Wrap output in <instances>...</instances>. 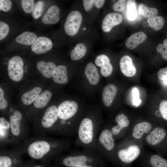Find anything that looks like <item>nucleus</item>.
<instances>
[{
    "label": "nucleus",
    "instance_id": "f257e3e1",
    "mask_svg": "<svg viewBox=\"0 0 167 167\" xmlns=\"http://www.w3.org/2000/svg\"><path fill=\"white\" fill-rule=\"evenodd\" d=\"M24 62L20 56H15L10 60L8 64V74L12 80L18 82L22 78L24 75Z\"/></svg>",
    "mask_w": 167,
    "mask_h": 167
},
{
    "label": "nucleus",
    "instance_id": "f03ea898",
    "mask_svg": "<svg viewBox=\"0 0 167 167\" xmlns=\"http://www.w3.org/2000/svg\"><path fill=\"white\" fill-rule=\"evenodd\" d=\"M82 20L81 13L77 11H73L68 15L64 24V28L66 33L72 36L78 32Z\"/></svg>",
    "mask_w": 167,
    "mask_h": 167
},
{
    "label": "nucleus",
    "instance_id": "7ed1b4c3",
    "mask_svg": "<svg viewBox=\"0 0 167 167\" xmlns=\"http://www.w3.org/2000/svg\"><path fill=\"white\" fill-rule=\"evenodd\" d=\"M78 135L80 140L84 144L92 142L93 136V125L92 120L85 118L82 121L78 130Z\"/></svg>",
    "mask_w": 167,
    "mask_h": 167
},
{
    "label": "nucleus",
    "instance_id": "20e7f679",
    "mask_svg": "<svg viewBox=\"0 0 167 167\" xmlns=\"http://www.w3.org/2000/svg\"><path fill=\"white\" fill-rule=\"evenodd\" d=\"M50 146L47 142L43 141H35L29 146L28 152L32 158L39 159L42 158L50 150Z\"/></svg>",
    "mask_w": 167,
    "mask_h": 167
},
{
    "label": "nucleus",
    "instance_id": "39448f33",
    "mask_svg": "<svg viewBox=\"0 0 167 167\" xmlns=\"http://www.w3.org/2000/svg\"><path fill=\"white\" fill-rule=\"evenodd\" d=\"M58 117L63 120H67L76 113L78 109L77 103L73 101H66L61 103L58 108Z\"/></svg>",
    "mask_w": 167,
    "mask_h": 167
},
{
    "label": "nucleus",
    "instance_id": "423d86ee",
    "mask_svg": "<svg viewBox=\"0 0 167 167\" xmlns=\"http://www.w3.org/2000/svg\"><path fill=\"white\" fill-rule=\"evenodd\" d=\"M140 150L136 145H130L126 148L121 149L118 152V156L122 161L126 163L131 162L139 156Z\"/></svg>",
    "mask_w": 167,
    "mask_h": 167
},
{
    "label": "nucleus",
    "instance_id": "0eeeda50",
    "mask_svg": "<svg viewBox=\"0 0 167 167\" xmlns=\"http://www.w3.org/2000/svg\"><path fill=\"white\" fill-rule=\"evenodd\" d=\"M53 43L51 40L44 36H39L31 45L32 50L37 54L44 53L50 50Z\"/></svg>",
    "mask_w": 167,
    "mask_h": 167
},
{
    "label": "nucleus",
    "instance_id": "6e6552de",
    "mask_svg": "<svg viewBox=\"0 0 167 167\" xmlns=\"http://www.w3.org/2000/svg\"><path fill=\"white\" fill-rule=\"evenodd\" d=\"M122 20V15L118 13L108 14L104 18L102 23V28L106 32H109L112 28L121 23Z\"/></svg>",
    "mask_w": 167,
    "mask_h": 167
},
{
    "label": "nucleus",
    "instance_id": "1a4fd4ad",
    "mask_svg": "<svg viewBox=\"0 0 167 167\" xmlns=\"http://www.w3.org/2000/svg\"><path fill=\"white\" fill-rule=\"evenodd\" d=\"M120 66L122 74L128 77L134 76L136 72V69L131 57L127 55L122 56L120 60Z\"/></svg>",
    "mask_w": 167,
    "mask_h": 167
},
{
    "label": "nucleus",
    "instance_id": "9d476101",
    "mask_svg": "<svg viewBox=\"0 0 167 167\" xmlns=\"http://www.w3.org/2000/svg\"><path fill=\"white\" fill-rule=\"evenodd\" d=\"M95 62L97 66L101 67L100 72L102 76L107 77L111 75L113 67L107 56L104 54L99 55L96 58Z\"/></svg>",
    "mask_w": 167,
    "mask_h": 167
},
{
    "label": "nucleus",
    "instance_id": "9b49d317",
    "mask_svg": "<svg viewBox=\"0 0 167 167\" xmlns=\"http://www.w3.org/2000/svg\"><path fill=\"white\" fill-rule=\"evenodd\" d=\"M58 117V108L53 105L49 107L46 110L43 117L41 124L43 127L49 128L56 121Z\"/></svg>",
    "mask_w": 167,
    "mask_h": 167
},
{
    "label": "nucleus",
    "instance_id": "f8f14e48",
    "mask_svg": "<svg viewBox=\"0 0 167 167\" xmlns=\"http://www.w3.org/2000/svg\"><path fill=\"white\" fill-rule=\"evenodd\" d=\"M60 10L57 6H50L47 10L42 18V22L46 24H54L57 23L60 18Z\"/></svg>",
    "mask_w": 167,
    "mask_h": 167
},
{
    "label": "nucleus",
    "instance_id": "ddd939ff",
    "mask_svg": "<svg viewBox=\"0 0 167 167\" xmlns=\"http://www.w3.org/2000/svg\"><path fill=\"white\" fill-rule=\"evenodd\" d=\"M117 92V87L113 84H109L104 88L102 96L105 105L109 107L111 105Z\"/></svg>",
    "mask_w": 167,
    "mask_h": 167
},
{
    "label": "nucleus",
    "instance_id": "4468645a",
    "mask_svg": "<svg viewBox=\"0 0 167 167\" xmlns=\"http://www.w3.org/2000/svg\"><path fill=\"white\" fill-rule=\"evenodd\" d=\"M166 135V132L163 128L157 127L152 131L148 135L146 138V140L150 145L154 146L163 140Z\"/></svg>",
    "mask_w": 167,
    "mask_h": 167
},
{
    "label": "nucleus",
    "instance_id": "2eb2a0df",
    "mask_svg": "<svg viewBox=\"0 0 167 167\" xmlns=\"http://www.w3.org/2000/svg\"><path fill=\"white\" fill-rule=\"evenodd\" d=\"M146 38V35L143 32H139L133 33L126 41V46L128 49H133L144 42Z\"/></svg>",
    "mask_w": 167,
    "mask_h": 167
},
{
    "label": "nucleus",
    "instance_id": "dca6fc26",
    "mask_svg": "<svg viewBox=\"0 0 167 167\" xmlns=\"http://www.w3.org/2000/svg\"><path fill=\"white\" fill-rule=\"evenodd\" d=\"M99 139L100 143L107 150L110 151L114 148V140L111 131L104 130L100 133Z\"/></svg>",
    "mask_w": 167,
    "mask_h": 167
},
{
    "label": "nucleus",
    "instance_id": "f3484780",
    "mask_svg": "<svg viewBox=\"0 0 167 167\" xmlns=\"http://www.w3.org/2000/svg\"><path fill=\"white\" fill-rule=\"evenodd\" d=\"M88 158L85 155L68 156L64 158L62 164L68 167H78L87 164Z\"/></svg>",
    "mask_w": 167,
    "mask_h": 167
},
{
    "label": "nucleus",
    "instance_id": "a211bd4d",
    "mask_svg": "<svg viewBox=\"0 0 167 167\" xmlns=\"http://www.w3.org/2000/svg\"><path fill=\"white\" fill-rule=\"evenodd\" d=\"M85 74L89 82L91 84H97L100 80L98 71L95 65L89 62L87 65L85 69Z\"/></svg>",
    "mask_w": 167,
    "mask_h": 167
},
{
    "label": "nucleus",
    "instance_id": "6ab92c4d",
    "mask_svg": "<svg viewBox=\"0 0 167 167\" xmlns=\"http://www.w3.org/2000/svg\"><path fill=\"white\" fill-rule=\"evenodd\" d=\"M52 77L54 81L56 83L61 84H66L68 81L66 67L62 65L56 66L54 71Z\"/></svg>",
    "mask_w": 167,
    "mask_h": 167
},
{
    "label": "nucleus",
    "instance_id": "aec40b11",
    "mask_svg": "<svg viewBox=\"0 0 167 167\" xmlns=\"http://www.w3.org/2000/svg\"><path fill=\"white\" fill-rule=\"evenodd\" d=\"M56 67L55 64L51 62L40 61L36 64L38 70L43 76L47 78L52 76L54 71Z\"/></svg>",
    "mask_w": 167,
    "mask_h": 167
},
{
    "label": "nucleus",
    "instance_id": "412c9836",
    "mask_svg": "<svg viewBox=\"0 0 167 167\" xmlns=\"http://www.w3.org/2000/svg\"><path fill=\"white\" fill-rule=\"evenodd\" d=\"M152 128L151 124L147 122H143L136 124L132 131L133 136L135 139L141 138L144 133H148Z\"/></svg>",
    "mask_w": 167,
    "mask_h": 167
},
{
    "label": "nucleus",
    "instance_id": "4be33fe9",
    "mask_svg": "<svg viewBox=\"0 0 167 167\" xmlns=\"http://www.w3.org/2000/svg\"><path fill=\"white\" fill-rule=\"evenodd\" d=\"M115 120L118 124L113 127L111 130L112 134L115 135H118L123 128L128 126L130 124L128 118L123 113L118 114L116 117Z\"/></svg>",
    "mask_w": 167,
    "mask_h": 167
},
{
    "label": "nucleus",
    "instance_id": "5701e85b",
    "mask_svg": "<svg viewBox=\"0 0 167 167\" xmlns=\"http://www.w3.org/2000/svg\"><path fill=\"white\" fill-rule=\"evenodd\" d=\"M41 91V88L37 87L24 93L21 98L22 102L26 105H30L35 101L40 95Z\"/></svg>",
    "mask_w": 167,
    "mask_h": 167
},
{
    "label": "nucleus",
    "instance_id": "b1692460",
    "mask_svg": "<svg viewBox=\"0 0 167 167\" xmlns=\"http://www.w3.org/2000/svg\"><path fill=\"white\" fill-rule=\"evenodd\" d=\"M37 36L33 32L26 31L20 34L15 38L16 42L20 44L25 45H32L35 41Z\"/></svg>",
    "mask_w": 167,
    "mask_h": 167
},
{
    "label": "nucleus",
    "instance_id": "393cba45",
    "mask_svg": "<svg viewBox=\"0 0 167 167\" xmlns=\"http://www.w3.org/2000/svg\"><path fill=\"white\" fill-rule=\"evenodd\" d=\"M52 94L48 90H46L40 94L34 103V106L41 108L45 106L50 99Z\"/></svg>",
    "mask_w": 167,
    "mask_h": 167
},
{
    "label": "nucleus",
    "instance_id": "a878e982",
    "mask_svg": "<svg viewBox=\"0 0 167 167\" xmlns=\"http://www.w3.org/2000/svg\"><path fill=\"white\" fill-rule=\"evenodd\" d=\"M87 48L85 44L82 43L77 44L70 53L71 59L76 61L82 58L86 54Z\"/></svg>",
    "mask_w": 167,
    "mask_h": 167
},
{
    "label": "nucleus",
    "instance_id": "bb28decb",
    "mask_svg": "<svg viewBox=\"0 0 167 167\" xmlns=\"http://www.w3.org/2000/svg\"><path fill=\"white\" fill-rule=\"evenodd\" d=\"M138 8L139 14L146 18L156 16L158 14V10L156 8L149 7L143 3H140Z\"/></svg>",
    "mask_w": 167,
    "mask_h": 167
},
{
    "label": "nucleus",
    "instance_id": "cd10ccee",
    "mask_svg": "<svg viewBox=\"0 0 167 167\" xmlns=\"http://www.w3.org/2000/svg\"><path fill=\"white\" fill-rule=\"evenodd\" d=\"M147 22L148 25L155 31L161 29L164 26L165 19L161 16H156L148 19Z\"/></svg>",
    "mask_w": 167,
    "mask_h": 167
},
{
    "label": "nucleus",
    "instance_id": "c85d7f7f",
    "mask_svg": "<svg viewBox=\"0 0 167 167\" xmlns=\"http://www.w3.org/2000/svg\"><path fill=\"white\" fill-rule=\"evenodd\" d=\"M126 5L127 19L130 21H133L136 19L137 16L136 2L133 0H128Z\"/></svg>",
    "mask_w": 167,
    "mask_h": 167
},
{
    "label": "nucleus",
    "instance_id": "c756f323",
    "mask_svg": "<svg viewBox=\"0 0 167 167\" xmlns=\"http://www.w3.org/2000/svg\"><path fill=\"white\" fill-rule=\"evenodd\" d=\"M11 131L12 134L15 136L19 135L20 132V120L17 119L13 115L10 117Z\"/></svg>",
    "mask_w": 167,
    "mask_h": 167
},
{
    "label": "nucleus",
    "instance_id": "7c9ffc66",
    "mask_svg": "<svg viewBox=\"0 0 167 167\" xmlns=\"http://www.w3.org/2000/svg\"><path fill=\"white\" fill-rule=\"evenodd\" d=\"M150 162L153 167H167V161L158 155L152 156Z\"/></svg>",
    "mask_w": 167,
    "mask_h": 167
},
{
    "label": "nucleus",
    "instance_id": "2f4dec72",
    "mask_svg": "<svg viewBox=\"0 0 167 167\" xmlns=\"http://www.w3.org/2000/svg\"><path fill=\"white\" fill-rule=\"evenodd\" d=\"M44 2L42 1H38L35 4L32 13V15L35 19H37L41 15L44 7Z\"/></svg>",
    "mask_w": 167,
    "mask_h": 167
},
{
    "label": "nucleus",
    "instance_id": "473e14b6",
    "mask_svg": "<svg viewBox=\"0 0 167 167\" xmlns=\"http://www.w3.org/2000/svg\"><path fill=\"white\" fill-rule=\"evenodd\" d=\"M21 5L24 11L26 13L32 12L34 6V1L33 0H22Z\"/></svg>",
    "mask_w": 167,
    "mask_h": 167
},
{
    "label": "nucleus",
    "instance_id": "72a5a7b5",
    "mask_svg": "<svg viewBox=\"0 0 167 167\" xmlns=\"http://www.w3.org/2000/svg\"><path fill=\"white\" fill-rule=\"evenodd\" d=\"M156 50L161 54L164 59L167 60V39L164 41L163 44H160L157 46Z\"/></svg>",
    "mask_w": 167,
    "mask_h": 167
},
{
    "label": "nucleus",
    "instance_id": "f704fd0d",
    "mask_svg": "<svg viewBox=\"0 0 167 167\" xmlns=\"http://www.w3.org/2000/svg\"><path fill=\"white\" fill-rule=\"evenodd\" d=\"M9 31L8 25L4 22L0 21V40L5 38L7 35Z\"/></svg>",
    "mask_w": 167,
    "mask_h": 167
},
{
    "label": "nucleus",
    "instance_id": "c9c22d12",
    "mask_svg": "<svg viewBox=\"0 0 167 167\" xmlns=\"http://www.w3.org/2000/svg\"><path fill=\"white\" fill-rule=\"evenodd\" d=\"M126 0H119L114 3L113 6V10L116 12H123L126 5Z\"/></svg>",
    "mask_w": 167,
    "mask_h": 167
},
{
    "label": "nucleus",
    "instance_id": "e433bc0d",
    "mask_svg": "<svg viewBox=\"0 0 167 167\" xmlns=\"http://www.w3.org/2000/svg\"><path fill=\"white\" fill-rule=\"evenodd\" d=\"M12 162L11 159L6 156H0V167H11Z\"/></svg>",
    "mask_w": 167,
    "mask_h": 167
},
{
    "label": "nucleus",
    "instance_id": "4c0bfd02",
    "mask_svg": "<svg viewBox=\"0 0 167 167\" xmlns=\"http://www.w3.org/2000/svg\"><path fill=\"white\" fill-rule=\"evenodd\" d=\"M12 4V2L10 0H0V10L4 12H7L11 8Z\"/></svg>",
    "mask_w": 167,
    "mask_h": 167
},
{
    "label": "nucleus",
    "instance_id": "58836bf2",
    "mask_svg": "<svg viewBox=\"0 0 167 167\" xmlns=\"http://www.w3.org/2000/svg\"><path fill=\"white\" fill-rule=\"evenodd\" d=\"M159 109L163 118L167 121V101L164 100L160 104Z\"/></svg>",
    "mask_w": 167,
    "mask_h": 167
},
{
    "label": "nucleus",
    "instance_id": "ea45409f",
    "mask_svg": "<svg viewBox=\"0 0 167 167\" xmlns=\"http://www.w3.org/2000/svg\"><path fill=\"white\" fill-rule=\"evenodd\" d=\"M133 96V105L138 106L140 105L141 102V100L139 97V92L138 89L135 88L132 91Z\"/></svg>",
    "mask_w": 167,
    "mask_h": 167
},
{
    "label": "nucleus",
    "instance_id": "a19ab883",
    "mask_svg": "<svg viewBox=\"0 0 167 167\" xmlns=\"http://www.w3.org/2000/svg\"><path fill=\"white\" fill-rule=\"evenodd\" d=\"M7 102L5 99L4 92L2 88H0V109L3 110L5 109L7 106Z\"/></svg>",
    "mask_w": 167,
    "mask_h": 167
},
{
    "label": "nucleus",
    "instance_id": "79ce46f5",
    "mask_svg": "<svg viewBox=\"0 0 167 167\" xmlns=\"http://www.w3.org/2000/svg\"><path fill=\"white\" fill-rule=\"evenodd\" d=\"M95 0H84L83 1L84 10L86 11H90L93 7Z\"/></svg>",
    "mask_w": 167,
    "mask_h": 167
},
{
    "label": "nucleus",
    "instance_id": "37998d69",
    "mask_svg": "<svg viewBox=\"0 0 167 167\" xmlns=\"http://www.w3.org/2000/svg\"><path fill=\"white\" fill-rule=\"evenodd\" d=\"M157 77L161 81L167 79V67L162 68L158 71Z\"/></svg>",
    "mask_w": 167,
    "mask_h": 167
},
{
    "label": "nucleus",
    "instance_id": "c03bdc74",
    "mask_svg": "<svg viewBox=\"0 0 167 167\" xmlns=\"http://www.w3.org/2000/svg\"><path fill=\"white\" fill-rule=\"evenodd\" d=\"M0 123L1 128H3L5 129H8L11 127L10 124L8 121H6L4 118H0Z\"/></svg>",
    "mask_w": 167,
    "mask_h": 167
},
{
    "label": "nucleus",
    "instance_id": "a18cd8bd",
    "mask_svg": "<svg viewBox=\"0 0 167 167\" xmlns=\"http://www.w3.org/2000/svg\"><path fill=\"white\" fill-rule=\"evenodd\" d=\"M105 1L104 0H95L94 4L96 7L98 9L101 8L103 6Z\"/></svg>",
    "mask_w": 167,
    "mask_h": 167
},
{
    "label": "nucleus",
    "instance_id": "49530a36",
    "mask_svg": "<svg viewBox=\"0 0 167 167\" xmlns=\"http://www.w3.org/2000/svg\"><path fill=\"white\" fill-rule=\"evenodd\" d=\"M13 115L17 119L21 120L22 118V115L20 112L17 110L14 111Z\"/></svg>",
    "mask_w": 167,
    "mask_h": 167
},
{
    "label": "nucleus",
    "instance_id": "de8ad7c7",
    "mask_svg": "<svg viewBox=\"0 0 167 167\" xmlns=\"http://www.w3.org/2000/svg\"><path fill=\"white\" fill-rule=\"evenodd\" d=\"M162 85L164 87H167V79L161 80Z\"/></svg>",
    "mask_w": 167,
    "mask_h": 167
},
{
    "label": "nucleus",
    "instance_id": "09e8293b",
    "mask_svg": "<svg viewBox=\"0 0 167 167\" xmlns=\"http://www.w3.org/2000/svg\"><path fill=\"white\" fill-rule=\"evenodd\" d=\"M78 167H93L92 166L88 165H84Z\"/></svg>",
    "mask_w": 167,
    "mask_h": 167
},
{
    "label": "nucleus",
    "instance_id": "8fccbe9b",
    "mask_svg": "<svg viewBox=\"0 0 167 167\" xmlns=\"http://www.w3.org/2000/svg\"><path fill=\"white\" fill-rule=\"evenodd\" d=\"M33 167H42L40 165H36L34 166Z\"/></svg>",
    "mask_w": 167,
    "mask_h": 167
}]
</instances>
